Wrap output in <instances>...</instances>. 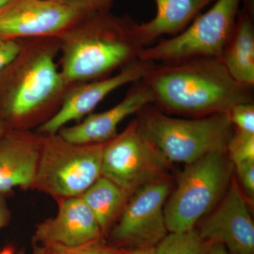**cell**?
Wrapping results in <instances>:
<instances>
[{"label":"cell","mask_w":254,"mask_h":254,"mask_svg":"<svg viewBox=\"0 0 254 254\" xmlns=\"http://www.w3.org/2000/svg\"><path fill=\"white\" fill-rule=\"evenodd\" d=\"M59 55L58 38L22 39L19 54L0 71V120L8 129L36 130L59 109L69 88Z\"/></svg>","instance_id":"1"},{"label":"cell","mask_w":254,"mask_h":254,"mask_svg":"<svg viewBox=\"0 0 254 254\" xmlns=\"http://www.w3.org/2000/svg\"><path fill=\"white\" fill-rule=\"evenodd\" d=\"M142 80L153 93V104L168 115L203 118L253 103V88L235 81L217 58L153 63Z\"/></svg>","instance_id":"2"},{"label":"cell","mask_w":254,"mask_h":254,"mask_svg":"<svg viewBox=\"0 0 254 254\" xmlns=\"http://www.w3.org/2000/svg\"><path fill=\"white\" fill-rule=\"evenodd\" d=\"M129 16L87 15L58 38L59 67L68 87L109 77L138 60L143 43Z\"/></svg>","instance_id":"3"},{"label":"cell","mask_w":254,"mask_h":254,"mask_svg":"<svg viewBox=\"0 0 254 254\" xmlns=\"http://www.w3.org/2000/svg\"><path fill=\"white\" fill-rule=\"evenodd\" d=\"M137 114L138 127L170 162L190 164L215 151L226 150L233 126L226 113L177 118L149 104Z\"/></svg>","instance_id":"4"},{"label":"cell","mask_w":254,"mask_h":254,"mask_svg":"<svg viewBox=\"0 0 254 254\" xmlns=\"http://www.w3.org/2000/svg\"><path fill=\"white\" fill-rule=\"evenodd\" d=\"M233 166L226 150L212 152L187 164L164 208L168 232L194 230L226 190Z\"/></svg>","instance_id":"5"},{"label":"cell","mask_w":254,"mask_h":254,"mask_svg":"<svg viewBox=\"0 0 254 254\" xmlns=\"http://www.w3.org/2000/svg\"><path fill=\"white\" fill-rule=\"evenodd\" d=\"M103 145L71 143L58 133L43 136L32 190L55 200L81 196L102 176Z\"/></svg>","instance_id":"6"},{"label":"cell","mask_w":254,"mask_h":254,"mask_svg":"<svg viewBox=\"0 0 254 254\" xmlns=\"http://www.w3.org/2000/svg\"><path fill=\"white\" fill-rule=\"evenodd\" d=\"M244 0H215L181 33L142 50L138 59L153 63L193 58L220 59L236 23Z\"/></svg>","instance_id":"7"},{"label":"cell","mask_w":254,"mask_h":254,"mask_svg":"<svg viewBox=\"0 0 254 254\" xmlns=\"http://www.w3.org/2000/svg\"><path fill=\"white\" fill-rule=\"evenodd\" d=\"M171 162L138 127L136 119L103 145L102 176L128 197L141 187L169 178Z\"/></svg>","instance_id":"8"},{"label":"cell","mask_w":254,"mask_h":254,"mask_svg":"<svg viewBox=\"0 0 254 254\" xmlns=\"http://www.w3.org/2000/svg\"><path fill=\"white\" fill-rule=\"evenodd\" d=\"M171 188V182L167 179L136 190L112 227V239L121 245L154 248L168 235L164 208Z\"/></svg>","instance_id":"9"},{"label":"cell","mask_w":254,"mask_h":254,"mask_svg":"<svg viewBox=\"0 0 254 254\" xmlns=\"http://www.w3.org/2000/svg\"><path fill=\"white\" fill-rule=\"evenodd\" d=\"M87 15L53 0H15L0 14V36L58 38Z\"/></svg>","instance_id":"10"},{"label":"cell","mask_w":254,"mask_h":254,"mask_svg":"<svg viewBox=\"0 0 254 254\" xmlns=\"http://www.w3.org/2000/svg\"><path fill=\"white\" fill-rule=\"evenodd\" d=\"M153 63L138 59L109 77L70 86L57 113L35 131L43 136L55 134L68 124L81 121L110 93L142 79Z\"/></svg>","instance_id":"11"},{"label":"cell","mask_w":254,"mask_h":254,"mask_svg":"<svg viewBox=\"0 0 254 254\" xmlns=\"http://www.w3.org/2000/svg\"><path fill=\"white\" fill-rule=\"evenodd\" d=\"M198 232L205 242L222 244L231 254H254V222L237 183L232 184Z\"/></svg>","instance_id":"12"},{"label":"cell","mask_w":254,"mask_h":254,"mask_svg":"<svg viewBox=\"0 0 254 254\" xmlns=\"http://www.w3.org/2000/svg\"><path fill=\"white\" fill-rule=\"evenodd\" d=\"M43 138L35 130L21 129H9L0 138V193L6 198L16 188H33Z\"/></svg>","instance_id":"13"},{"label":"cell","mask_w":254,"mask_h":254,"mask_svg":"<svg viewBox=\"0 0 254 254\" xmlns=\"http://www.w3.org/2000/svg\"><path fill=\"white\" fill-rule=\"evenodd\" d=\"M132 84L125 98L113 108L101 113H92L76 125L63 127L58 134L77 144H100L109 141L118 134L119 125L125 119L153 103V93L143 80Z\"/></svg>","instance_id":"14"},{"label":"cell","mask_w":254,"mask_h":254,"mask_svg":"<svg viewBox=\"0 0 254 254\" xmlns=\"http://www.w3.org/2000/svg\"><path fill=\"white\" fill-rule=\"evenodd\" d=\"M56 202V215L37 225L34 235L36 243L75 247L101 240V229L81 196Z\"/></svg>","instance_id":"15"},{"label":"cell","mask_w":254,"mask_h":254,"mask_svg":"<svg viewBox=\"0 0 254 254\" xmlns=\"http://www.w3.org/2000/svg\"><path fill=\"white\" fill-rule=\"evenodd\" d=\"M215 0H154L156 13L137 31L145 48L164 36H175L186 29L202 11Z\"/></svg>","instance_id":"16"},{"label":"cell","mask_w":254,"mask_h":254,"mask_svg":"<svg viewBox=\"0 0 254 254\" xmlns=\"http://www.w3.org/2000/svg\"><path fill=\"white\" fill-rule=\"evenodd\" d=\"M243 4L220 60L232 77L242 86H254V6Z\"/></svg>","instance_id":"17"},{"label":"cell","mask_w":254,"mask_h":254,"mask_svg":"<svg viewBox=\"0 0 254 254\" xmlns=\"http://www.w3.org/2000/svg\"><path fill=\"white\" fill-rule=\"evenodd\" d=\"M104 234L115 225L129 197L114 182L101 176L81 195Z\"/></svg>","instance_id":"18"},{"label":"cell","mask_w":254,"mask_h":254,"mask_svg":"<svg viewBox=\"0 0 254 254\" xmlns=\"http://www.w3.org/2000/svg\"><path fill=\"white\" fill-rule=\"evenodd\" d=\"M154 254H208L205 242L195 230L170 233L154 247Z\"/></svg>","instance_id":"19"},{"label":"cell","mask_w":254,"mask_h":254,"mask_svg":"<svg viewBox=\"0 0 254 254\" xmlns=\"http://www.w3.org/2000/svg\"><path fill=\"white\" fill-rule=\"evenodd\" d=\"M226 153L234 166L254 160V133L236 130L226 147Z\"/></svg>","instance_id":"20"},{"label":"cell","mask_w":254,"mask_h":254,"mask_svg":"<svg viewBox=\"0 0 254 254\" xmlns=\"http://www.w3.org/2000/svg\"><path fill=\"white\" fill-rule=\"evenodd\" d=\"M35 246L40 254H118V252L104 245L102 239L75 247L61 245Z\"/></svg>","instance_id":"21"},{"label":"cell","mask_w":254,"mask_h":254,"mask_svg":"<svg viewBox=\"0 0 254 254\" xmlns=\"http://www.w3.org/2000/svg\"><path fill=\"white\" fill-rule=\"evenodd\" d=\"M232 126L236 130L254 133V103H240L227 112Z\"/></svg>","instance_id":"22"},{"label":"cell","mask_w":254,"mask_h":254,"mask_svg":"<svg viewBox=\"0 0 254 254\" xmlns=\"http://www.w3.org/2000/svg\"><path fill=\"white\" fill-rule=\"evenodd\" d=\"M86 14H100L111 11L115 0H53Z\"/></svg>","instance_id":"23"},{"label":"cell","mask_w":254,"mask_h":254,"mask_svg":"<svg viewBox=\"0 0 254 254\" xmlns=\"http://www.w3.org/2000/svg\"><path fill=\"white\" fill-rule=\"evenodd\" d=\"M22 39L0 36V71L6 68L19 54Z\"/></svg>","instance_id":"24"},{"label":"cell","mask_w":254,"mask_h":254,"mask_svg":"<svg viewBox=\"0 0 254 254\" xmlns=\"http://www.w3.org/2000/svg\"><path fill=\"white\" fill-rule=\"evenodd\" d=\"M237 176L245 193L254 198V160L235 165Z\"/></svg>","instance_id":"25"},{"label":"cell","mask_w":254,"mask_h":254,"mask_svg":"<svg viewBox=\"0 0 254 254\" xmlns=\"http://www.w3.org/2000/svg\"><path fill=\"white\" fill-rule=\"evenodd\" d=\"M6 198L4 195L0 193V229L7 226L12 216L6 203Z\"/></svg>","instance_id":"26"},{"label":"cell","mask_w":254,"mask_h":254,"mask_svg":"<svg viewBox=\"0 0 254 254\" xmlns=\"http://www.w3.org/2000/svg\"><path fill=\"white\" fill-rule=\"evenodd\" d=\"M208 254H228L225 246L220 243H210L207 247Z\"/></svg>","instance_id":"27"},{"label":"cell","mask_w":254,"mask_h":254,"mask_svg":"<svg viewBox=\"0 0 254 254\" xmlns=\"http://www.w3.org/2000/svg\"><path fill=\"white\" fill-rule=\"evenodd\" d=\"M118 254H154V248H134L131 250L118 252Z\"/></svg>","instance_id":"28"},{"label":"cell","mask_w":254,"mask_h":254,"mask_svg":"<svg viewBox=\"0 0 254 254\" xmlns=\"http://www.w3.org/2000/svg\"><path fill=\"white\" fill-rule=\"evenodd\" d=\"M15 0H0V14L7 9Z\"/></svg>","instance_id":"29"},{"label":"cell","mask_w":254,"mask_h":254,"mask_svg":"<svg viewBox=\"0 0 254 254\" xmlns=\"http://www.w3.org/2000/svg\"><path fill=\"white\" fill-rule=\"evenodd\" d=\"M0 254H14V250L11 246H7L0 252Z\"/></svg>","instance_id":"30"},{"label":"cell","mask_w":254,"mask_h":254,"mask_svg":"<svg viewBox=\"0 0 254 254\" xmlns=\"http://www.w3.org/2000/svg\"><path fill=\"white\" fill-rule=\"evenodd\" d=\"M8 128L5 126L4 124L0 120V138L4 136V133L8 131Z\"/></svg>","instance_id":"31"},{"label":"cell","mask_w":254,"mask_h":254,"mask_svg":"<svg viewBox=\"0 0 254 254\" xmlns=\"http://www.w3.org/2000/svg\"><path fill=\"white\" fill-rule=\"evenodd\" d=\"M31 254H40L38 250H37L36 246H34V248H33V252H32Z\"/></svg>","instance_id":"32"}]
</instances>
